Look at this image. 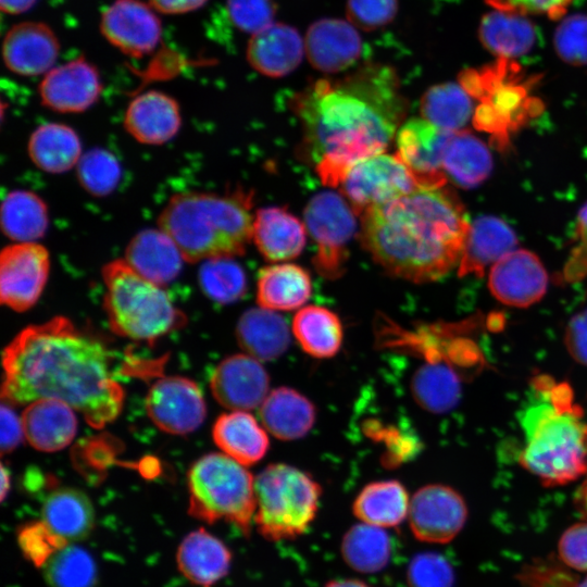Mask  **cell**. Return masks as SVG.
Masks as SVG:
<instances>
[{
	"label": "cell",
	"instance_id": "cb8c5ba5",
	"mask_svg": "<svg viewBox=\"0 0 587 587\" xmlns=\"http://www.w3.org/2000/svg\"><path fill=\"white\" fill-rule=\"evenodd\" d=\"M28 444L42 452H55L68 446L77 430L74 409L57 399H38L22 413Z\"/></svg>",
	"mask_w": 587,
	"mask_h": 587
},
{
	"label": "cell",
	"instance_id": "f1b7e54d",
	"mask_svg": "<svg viewBox=\"0 0 587 587\" xmlns=\"http://www.w3.org/2000/svg\"><path fill=\"white\" fill-rule=\"evenodd\" d=\"M263 426L280 440H295L307 435L316 419L314 404L304 395L289 387L273 389L259 411Z\"/></svg>",
	"mask_w": 587,
	"mask_h": 587
},
{
	"label": "cell",
	"instance_id": "74e56055",
	"mask_svg": "<svg viewBox=\"0 0 587 587\" xmlns=\"http://www.w3.org/2000/svg\"><path fill=\"white\" fill-rule=\"evenodd\" d=\"M292 333L301 349L317 359L336 355L344 339L342 325L337 314L319 305H307L296 313Z\"/></svg>",
	"mask_w": 587,
	"mask_h": 587
},
{
	"label": "cell",
	"instance_id": "680465c9",
	"mask_svg": "<svg viewBox=\"0 0 587 587\" xmlns=\"http://www.w3.org/2000/svg\"><path fill=\"white\" fill-rule=\"evenodd\" d=\"M37 0H0L1 10L10 14H20L29 10Z\"/></svg>",
	"mask_w": 587,
	"mask_h": 587
},
{
	"label": "cell",
	"instance_id": "484cf974",
	"mask_svg": "<svg viewBox=\"0 0 587 587\" xmlns=\"http://www.w3.org/2000/svg\"><path fill=\"white\" fill-rule=\"evenodd\" d=\"M124 260L140 275L161 286L174 280L185 262L175 242L159 227L135 235L126 247Z\"/></svg>",
	"mask_w": 587,
	"mask_h": 587
},
{
	"label": "cell",
	"instance_id": "1f68e13d",
	"mask_svg": "<svg viewBox=\"0 0 587 587\" xmlns=\"http://www.w3.org/2000/svg\"><path fill=\"white\" fill-rule=\"evenodd\" d=\"M41 521L67 542L89 536L95 524V510L89 498L75 488H59L47 496Z\"/></svg>",
	"mask_w": 587,
	"mask_h": 587
},
{
	"label": "cell",
	"instance_id": "ee69618b",
	"mask_svg": "<svg viewBox=\"0 0 587 587\" xmlns=\"http://www.w3.org/2000/svg\"><path fill=\"white\" fill-rule=\"evenodd\" d=\"M198 278L203 294L220 304L239 300L247 290L245 271L233 258L203 261Z\"/></svg>",
	"mask_w": 587,
	"mask_h": 587
},
{
	"label": "cell",
	"instance_id": "f546056e",
	"mask_svg": "<svg viewBox=\"0 0 587 587\" xmlns=\"http://www.w3.org/2000/svg\"><path fill=\"white\" fill-rule=\"evenodd\" d=\"M236 338L247 354L271 361L288 349L290 330L286 320L273 310L251 308L239 317Z\"/></svg>",
	"mask_w": 587,
	"mask_h": 587
},
{
	"label": "cell",
	"instance_id": "f5cc1de1",
	"mask_svg": "<svg viewBox=\"0 0 587 587\" xmlns=\"http://www.w3.org/2000/svg\"><path fill=\"white\" fill-rule=\"evenodd\" d=\"M558 551L565 565L587 572V522L569 527L559 540Z\"/></svg>",
	"mask_w": 587,
	"mask_h": 587
},
{
	"label": "cell",
	"instance_id": "ac0fdd59",
	"mask_svg": "<svg viewBox=\"0 0 587 587\" xmlns=\"http://www.w3.org/2000/svg\"><path fill=\"white\" fill-rule=\"evenodd\" d=\"M452 133L424 118H411L398 129L396 154L424 187L445 185L442 159Z\"/></svg>",
	"mask_w": 587,
	"mask_h": 587
},
{
	"label": "cell",
	"instance_id": "d590c367",
	"mask_svg": "<svg viewBox=\"0 0 587 587\" xmlns=\"http://www.w3.org/2000/svg\"><path fill=\"white\" fill-rule=\"evenodd\" d=\"M409 507L405 487L389 479L363 487L353 501L352 511L362 523L385 528L400 525L409 514Z\"/></svg>",
	"mask_w": 587,
	"mask_h": 587
},
{
	"label": "cell",
	"instance_id": "7dc6e473",
	"mask_svg": "<svg viewBox=\"0 0 587 587\" xmlns=\"http://www.w3.org/2000/svg\"><path fill=\"white\" fill-rule=\"evenodd\" d=\"M558 55L572 65L587 64V14L564 18L554 34Z\"/></svg>",
	"mask_w": 587,
	"mask_h": 587
},
{
	"label": "cell",
	"instance_id": "277c9868",
	"mask_svg": "<svg viewBox=\"0 0 587 587\" xmlns=\"http://www.w3.org/2000/svg\"><path fill=\"white\" fill-rule=\"evenodd\" d=\"M533 388L520 417V461L546 485L566 484L587 472V423L567 384L539 376Z\"/></svg>",
	"mask_w": 587,
	"mask_h": 587
},
{
	"label": "cell",
	"instance_id": "3957f363",
	"mask_svg": "<svg viewBox=\"0 0 587 587\" xmlns=\"http://www.w3.org/2000/svg\"><path fill=\"white\" fill-rule=\"evenodd\" d=\"M470 223L454 192L423 187L362 213L360 239L387 272L414 283L459 264Z\"/></svg>",
	"mask_w": 587,
	"mask_h": 587
},
{
	"label": "cell",
	"instance_id": "7c38bea8",
	"mask_svg": "<svg viewBox=\"0 0 587 587\" xmlns=\"http://www.w3.org/2000/svg\"><path fill=\"white\" fill-rule=\"evenodd\" d=\"M50 273L46 247L34 242H13L0 254V300L13 311L24 312L40 298Z\"/></svg>",
	"mask_w": 587,
	"mask_h": 587
},
{
	"label": "cell",
	"instance_id": "ab89813d",
	"mask_svg": "<svg viewBox=\"0 0 587 587\" xmlns=\"http://www.w3.org/2000/svg\"><path fill=\"white\" fill-rule=\"evenodd\" d=\"M410 389L422 409L432 413H445L459 402L461 380L451 365L434 359L415 371Z\"/></svg>",
	"mask_w": 587,
	"mask_h": 587
},
{
	"label": "cell",
	"instance_id": "f907efd6",
	"mask_svg": "<svg viewBox=\"0 0 587 587\" xmlns=\"http://www.w3.org/2000/svg\"><path fill=\"white\" fill-rule=\"evenodd\" d=\"M398 10L397 0H348L347 15L354 26L373 30L389 24Z\"/></svg>",
	"mask_w": 587,
	"mask_h": 587
},
{
	"label": "cell",
	"instance_id": "e575fe53",
	"mask_svg": "<svg viewBox=\"0 0 587 587\" xmlns=\"http://www.w3.org/2000/svg\"><path fill=\"white\" fill-rule=\"evenodd\" d=\"M478 37L483 46L498 58L514 59L534 47L536 30L525 15L497 10L483 16Z\"/></svg>",
	"mask_w": 587,
	"mask_h": 587
},
{
	"label": "cell",
	"instance_id": "ba28073f",
	"mask_svg": "<svg viewBox=\"0 0 587 587\" xmlns=\"http://www.w3.org/2000/svg\"><path fill=\"white\" fill-rule=\"evenodd\" d=\"M254 524L270 541L294 539L314 521L322 488L305 472L285 464L267 465L254 478Z\"/></svg>",
	"mask_w": 587,
	"mask_h": 587
},
{
	"label": "cell",
	"instance_id": "9f6ffc18",
	"mask_svg": "<svg viewBox=\"0 0 587 587\" xmlns=\"http://www.w3.org/2000/svg\"><path fill=\"white\" fill-rule=\"evenodd\" d=\"M22 416L13 410L12 404L3 401L1 404V452L11 453L24 437Z\"/></svg>",
	"mask_w": 587,
	"mask_h": 587
},
{
	"label": "cell",
	"instance_id": "681fc988",
	"mask_svg": "<svg viewBox=\"0 0 587 587\" xmlns=\"http://www.w3.org/2000/svg\"><path fill=\"white\" fill-rule=\"evenodd\" d=\"M226 9L237 28L253 35L273 24L276 7L274 0H227Z\"/></svg>",
	"mask_w": 587,
	"mask_h": 587
},
{
	"label": "cell",
	"instance_id": "d6986e66",
	"mask_svg": "<svg viewBox=\"0 0 587 587\" xmlns=\"http://www.w3.org/2000/svg\"><path fill=\"white\" fill-rule=\"evenodd\" d=\"M102 84L96 67L83 58L52 67L39 84L41 103L60 113H80L100 97Z\"/></svg>",
	"mask_w": 587,
	"mask_h": 587
},
{
	"label": "cell",
	"instance_id": "be15d7a7",
	"mask_svg": "<svg viewBox=\"0 0 587 587\" xmlns=\"http://www.w3.org/2000/svg\"><path fill=\"white\" fill-rule=\"evenodd\" d=\"M570 587H587V576L577 582H574V585H570Z\"/></svg>",
	"mask_w": 587,
	"mask_h": 587
},
{
	"label": "cell",
	"instance_id": "8fae6325",
	"mask_svg": "<svg viewBox=\"0 0 587 587\" xmlns=\"http://www.w3.org/2000/svg\"><path fill=\"white\" fill-rule=\"evenodd\" d=\"M340 186L355 214L424 187L397 154L384 152L355 163Z\"/></svg>",
	"mask_w": 587,
	"mask_h": 587
},
{
	"label": "cell",
	"instance_id": "7bdbcfd3",
	"mask_svg": "<svg viewBox=\"0 0 587 587\" xmlns=\"http://www.w3.org/2000/svg\"><path fill=\"white\" fill-rule=\"evenodd\" d=\"M50 587H95L97 565L92 555L82 547L68 544L42 566Z\"/></svg>",
	"mask_w": 587,
	"mask_h": 587
},
{
	"label": "cell",
	"instance_id": "44dd1931",
	"mask_svg": "<svg viewBox=\"0 0 587 587\" xmlns=\"http://www.w3.org/2000/svg\"><path fill=\"white\" fill-rule=\"evenodd\" d=\"M59 50L58 38L49 26L40 22H22L7 33L2 57L11 72L35 76L52 68Z\"/></svg>",
	"mask_w": 587,
	"mask_h": 587
},
{
	"label": "cell",
	"instance_id": "8992f818",
	"mask_svg": "<svg viewBox=\"0 0 587 587\" xmlns=\"http://www.w3.org/2000/svg\"><path fill=\"white\" fill-rule=\"evenodd\" d=\"M102 278L103 307L109 325L117 335L154 341L186 323L164 286L140 275L124 259L107 263Z\"/></svg>",
	"mask_w": 587,
	"mask_h": 587
},
{
	"label": "cell",
	"instance_id": "db71d44e",
	"mask_svg": "<svg viewBox=\"0 0 587 587\" xmlns=\"http://www.w3.org/2000/svg\"><path fill=\"white\" fill-rule=\"evenodd\" d=\"M498 11L521 15L541 14L551 20L562 17L573 0H485Z\"/></svg>",
	"mask_w": 587,
	"mask_h": 587
},
{
	"label": "cell",
	"instance_id": "6f0895ef",
	"mask_svg": "<svg viewBox=\"0 0 587 587\" xmlns=\"http://www.w3.org/2000/svg\"><path fill=\"white\" fill-rule=\"evenodd\" d=\"M208 0H149L150 5L165 14H180L202 7Z\"/></svg>",
	"mask_w": 587,
	"mask_h": 587
},
{
	"label": "cell",
	"instance_id": "d4e9b609",
	"mask_svg": "<svg viewBox=\"0 0 587 587\" xmlns=\"http://www.w3.org/2000/svg\"><path fill=\"white\" fill-rule=\"evenodd\" d=\"M303 43L299 33L286 24L273 23L253 34L247 47V60L259 73L282 77L301 62Z\"/></svg>",
	"mask_w": 587,
	"mask_h": 587
},
{
	"label": "cell",
	"instance_id": "94428289",
	"mask_svg": "<svg viewBox=\"0 0 587 587\" xmlns=\"http://www.w3.org/2000/svg\"><path fill=\"white\" fill-rule=\"evenodd\" d=\"M324 587H372L358 578H339L328 582Z\"/></svg>",
	"mask_w": 587,
	"mask_h": 587
},
{
	"label": "cell",
	"instance_id": "6da1fadb",
	"mask_svg": "<svg viewBox=\"0 0 587 587\" xmlns=\"http://www.w3.org/2000/svg\"><path fill=\"white\" fill-rule=\"evenodd\" d=\"M110 357L100 340L64 316L27 326L3 350L1 399L12 405L57 399L91 427L102 428L118 416L124 402Z\"/></svg>",
	"mask_w": 587,
	"mask_h": 587
},
{
	"label": "cell",
	"instance_id": "9c48e42d",
	"mask_svg": "<svg viewBox=\"0 0 587 587\" xmlns=\"http://www.w3.org/2000/svg\"><path fill=\"white\" fill-rule=\"evenodd\" d=\"M537 80L538 76H526L517 62L505 58L464 70L459 76L463 89L480 100L473 117L475 126L495 133H504L539 108V101L530 96Z\"/></svg>",
	"mask_w": 587,
	"mask_h": 587
},
{
	"label": "cell",
	"instance_id": "603a6c76",
	"mask_svg": "<svg viewBox=\"0 0 587 587\" xmlns=\"http://www.w3.org/2000/svg\"><path fill=\"white\" fill-rule=\"evenodd\" d=\"M176 562L182 575L190 583L212 587L228 574L232 552L221 539L201 527L184 537Z\"/></svg>",
	"mask_w": 587,
	"mask_h": 587
},
{
	"label": "cell",
	"instance_id": "4316f807",
	"mask_svg": "<svg viewBox=\"0 0 587 587\" xmlns=\"http://www.w3.org/2000/svg\"><path fill=\"white\" fill-rule=\"evenodd\" d=\"M517 243L513 229L501 218L482 216L476 218L467 232L459 262V276H483L487 266H492L503 255L514 250Z\"/></svg>",
	"mask_w": 587,
	"mask_h": 587
},
{
	"label": "cell",
	"instance_id": "9a60e30c",
	"mask_svg": "<svg viewBox=\"0 0 587 587\" xmlns=\"http://www.w3.org/2000/svg\"><path fill=\"white\" fill-rule=\"evenodd\" d=\"M492 296L510 307L526 308L538 302L548 288V274L540 259L526 249H514L489 271Z\"/></svg>",
	"mask_w": 587,
	"mask_h": 587
},
{
	"label": "cell",
	"instance_id": "6125c7cd",
	"mask_svg": "<svg viewBox=\"0 0 587 587\" xmlns=\"http://www.w3.org/2000/svg\"><path fill=\"white\" fill-rule=\"evenodd\" d=\"M1 499L3 500L10 489V474L2 465L1 467Z\"/></svg>",
	"mask_w": 587,
	"mask_h": 587
},
{
	"label": "cell",
	"instance_id": "91938a15",
	"mask_svg": "<svg viewBox=\"0 0 587 587\" xmlns=\"http://www.w3.org/2000/svg\"><path fill=\"white\" fill-rule=\"evenodd\" d=\"M575 503L578 511L587 520V478L577 490Z\"/></svg>",
	"mask_w": 587,
	"mask_h": 587
},
{
	"label": "cell",
	"instance_id": "e0dca14e",
	"mask_svg": "<svg viewBox=\"0 0 587 587\" xmlns=\"http://www.w3.org/2000/svg\"><path fill=\"white\" fill-rule=\"evenodd\" d=\"M270 377L260 361L249 354L222 360L210 377L215 400L229 410L248 411L262 404L268 395Z\"/></svg>",
	"mask_w": 587,
	"mask_h": 587
},
{
	"label": "cell",
	"instance_id": "60d3db41",
	"mask_svg": "<svg viewBox=\"0 0 587 587\" xmlns=\"http://www.w3.org/2000/svg\"><path fill=\"white\" fill-rule=\"evenodd\" d=\"M391 537L383 527L361 523L350 527L342 537L340 553L352 570L373 574L385 569L391 558Z\"/></svg>",
	"mask_w": 587,
	"mask_h": 587
},
{
	"label": "cell",
	"instance_id": "836d02e7",
	"mask_svg": "<svg viewBox=\"0 0 587 587\" xmlns=\"http://www.w3.org/2000/svg\"><path fill=\"white\" fill-rule=\"evenodd\" d=\"M27 153L35 166L41 171L61 174L78 164L83 155L82 141L72 127L60 123H46L32 133Z\"/></svg>",
	"mask_w": 587,
	"mask_h": 587
},
{
	"label": "cell",
	"instance_id": "816d5d0a",
	"mask_svg": "<svg viewBox=\"0 0 587 587\" xmlns=\"http://www.w3.org/2000/svg\"><path fill=\"white\" fill-rule=\"evenodd\" d=\"M587 276V202L580 208L575 227L574 243L562 271L565 283H576Z\"/></svg>",
	"mask_w": 587,
	"mask_h": 587
},
{
	"label": "cell",
	"instance_id": "b9f144b4",
	"mask_svg": "<svg viewBox=\"0 0 587 587\" xmlns=\"http://www.w3.org/2000/svg\"><path fill=\"white\" fill-rule=\"evenodd\" d=\"M471 98L460 84L444 83L433 86L421 99L422 116L444 130H461L473 113Z\"/></svg>",
	"mask_w": 587,
	"mask_h": 587
},
{
	"label": "cell",
	"instance_id": "4dcf8cb0",
	"mask_svg": "<svg viewBox=\"0 0 587 587\" xmlns=\"http://www.w3.org/2000/svg\"><path fill=\"white\" fill-rule=\"evenodd\" d=\"M212 437L226 455L242 465L259 462L270 446L265 429L250 413L240 410L221 414L214 422Z\"/></svg>",
	"mask_w": 587,
	"mask_h": 587
},
{
	"label": "cell",
	"instance_id": "f35d334b",
	"mask_svg": "<svg viewBox=\"0 0 587 587\" xmlns=\"http://www.w3.org/2000/svg\"><path fill=\"white\" fill-rule=\"evenodd\" d=\"M49 226L45 201L29 190L8 192L1 204V229L14 242H34Z\"/></svg>",
	"mask_w": 587,
	"mask_h": 587
},
{
	"label": "cell",
	"instance_id": "11a10c76",
	"mask_svg": "<svg viewBox=\"0 0 587 587\" xmlns=\"http://www.w3.org/2000/svg\"><path fill=\"white\" fill-rule=\"evenodd\" d=\"M565 345L577 362L587 365V309L574 315L569 322Z\"/></svg>",
	"mask_w": 587,
	"mask_h": 587
},
{
	"label": "cell",
	"instance_id": "4fadbf2b",
	"mask_svg": "<svg viewBox=\"0 0 587 587\" xmlns=\"http://www.w3.org/2000/svg\"><path fill=\"white\" fill-rule=\"evenodd\" d=\"M146 410L153 424L172 435H186L204 421L207 408L199 386L183 376L158 379L146 397Z\"/></svg>",
	"mask_w": 587,
	"mask_h": 587
},
{
	"label": "cell",
	"instance_id": "52a82bcc",
	"mask_svg": "<svg viewBox=\"0 0 587 587\" xmlns=\"http://www.w3.org/2000/svg\"><path fill=\"white\" fill-rule=\"evenodd\" d=\"M187 485L191 516L210 524L223 520L250 533L257 502L254 478L245 465L225 453L204 454L191 465Z\"/></svg>",
	"mask_w": 587,
	"mask_h": 587
},
{
	"label": "cell",
	"instance_id": "7a4b0ae2",
	"mask_svg": "<svg viewBox=\"0 0 587 587\" xmlns=\"http://www.w3.org/2000/svg\"><path fill=\"white\" fill-rule=\"evenodd\" d=\"M304 143L322 183L336 187L361 160L383 153L405 114L395 72L370 65L339 79H321L294 102Z\"/></svg>",
	"mask_w": 587,
	"mask_h": 587
},
{
	"label": "cell",
	"instance_id": "c3c4849f",
	"mask_svg": "<svg viewBox=\"0 0 587 587\" xmlns=\"http://www.w3.org/2000/svg\"><path fill=\"white\" fill-rule=\"evenodd\" d=\"M407 580L409 587H452L454 573L441 554L422 552L410 561Z\"/></svg>",
	"mask_w": 587,
	"mask_h": 587
},
{
	"label": "cell",
	"instance_id": "8d00e7d4",
	"mask_svg": "<svg viewBox=\"0 0 587 587\" xmlns=\"http://www.w3.org/2000/svg\"><path fill=\"white\" fill-rule=\"evenodd\" d=\"M492 168L487 146L466 130L453 132L445 150L442 171L455 185L472 188L483 183Z\"/></svg>",
	"mask_w": 587,
	"mask_h": 587
},
{
	"label": "cell",
	"instance_id": "30bf717a",
	"mask_svg": "<svg viewBox=\"0 0 587 587\" xmlns=\"http://www.w3.org/2000/svg\"><path fill=\"white\" fill-rule=\"evenodd\" d=\"M355 212L333 191L315 195L304 209L307 228L316 243L313 264L327 279L339 278L348 260V243L354 235Z\"/></svg>",
	"mask_w": 587,
	"mask_h": 587
},
{
	"label": "cell",
	"instance_id": "5bb4252c",
	"mask_svg": "<svg viewBox=\"0 0 587 587\" xmlns=\"http://www.w3.org/2000/svg\"><path fill=\"white\" fill-rule=\"evenodd\" d=\"M466 516L462 496L446 485H426L410 500V528L415 538L424 542L451 541L463 528Z\"/></svg>",
	"mask_w": 587,
	"mask_h": 587
},
{
	"label": "cell",
	"instance_id": "5b68a950",
	"mask_svg": "<svg viewBox=\"0 0 587 587\" xmlns=\"http://www.w3.org/2000/svg\"><path fill=\"white\" fill-rule=\"evenodd\" d=\"M252 193L185 191L175 193L158 217V227L179 249L185 262L235 258L252 238Z\"/></svg>",
	"mask_w": 587,
	"mask_h": 587
},
{
	"label": "cell",
	"instance_id": "2e32d148",
	"mask_svg": "<svg viewBox=\"0 0 587 587\" xmlns=\"http://www.w3.org/2000/svg\"><path fill=\"white\" fill-rule=\"evenodd\" d=\"M100 28L105 39L129 57L152 52L161 38V23L140 0H116L102 14Z\"/></svg>",
	"mask_w": 587,
	"mask_h": 587
},
{
	"label": "cell",
	"instance_id": "f6af8a7d",
	"mask_svg": "<svg viewBox=\"0 0 587 587\" xmlns=\"http://www.w3.org/2000/svg\"><path fill=\"white\" fill-rule=\"evenodd\" d=\"M78 183L89 193L103 197L120 183L122 170L116 158L108 150L96 148L84 153L76 165Z\"/></svg>",
	"mask_w": 587,
	"mask_h": 587
},
{
	"label": "cell",
	"instance_id": "83f0119b",
	"mask_svg": "<svg viewBox=\"0 0 587 587\" xmlns=\"http://www.w3.org/2000/svg\"><path fill=\"white\" fill-rule=\"evenodd\" d=\"M305 226L284 208H263L253 217L252 239L268 261H286L298 257L305 246Z\"/></svg>",
	"mask_w": 587,
	"mask_h": 587
},
{
	"label": "cell",
	"instance_id": "ffe728a7",
	"mask_svg": "<svg viewBox=\"0 0 587 587\" xmlns=\"http://www.w3.org/2000/svg\"><path fill=\"white\" fill-rule=\"evenodd\" d=\"M304 49L311 65L324 73L345 71L361 58L362 39L350 22L322 18L308 29Z\"/></svg>",
	"mask_w": 587,
	"mask_h": 587
},
{
	"label": "cell",
	"instance_id": "7402d4cb",
	"mask_svg": "<svg viewBox=\"0 0 587 587\" xmlns=\"http://www.w3.org/2000/svg\"><path fill=\"white\" fill-rule=\"evenodd\" d=\"M125 130L143 145H163L173 139L182 125L180 110L171 96L149 90L135 97L124 114Z\"/></svg>",
	"mask_w": 587,
	"mask_h": 587
},
{
	"label": "cell",
	"instance_id": "bcb514c9",
	"mask_svg": "<svg viewBox=\"0 0 587 587\" xmlns=\"http://www.w3.org/2000/svg\"><path fill=\"white\" fill-rule=\"evenodd\" d=\"M17 544L24 557L37 567L70 542L53 533L42 521L24 524L17 532Z\"/></svg>",
	"mask_w": 587,
	"mask_h": 587
},
{
	"label": "cell",
	"instance_id": "d6a6232c",
	"mask_svg": "<svg viewBox=\"0 0 587 587\" xmlns=\"http://www.w3.org/2000/svg\"><path fill=\"white\" fill-rule=\"evenodd\" d=\"M312 283L309 273L297 264L268 265L260 270L257 301L273 311H291L310 298Z\"/></svg>",
	"mask_w": 587,
	"mask_h": 587
}]
</instances>
